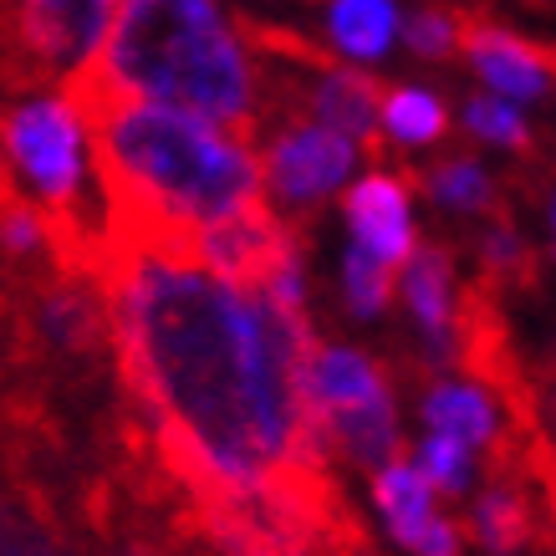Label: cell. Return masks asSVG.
Instances as JSON below:
<instances>
[{
	"instance_id": "6da1fadb",
	"label": "cell",
	"mask_w": 556,
	"mask_h": 556,
	"mask_svg": "<svg viewBox=\"0 0 556 556\" xmlns=\"http://www.w3.org/2000/svg\"><path fill=\"white\" fill-rule=\"evenodd\" d=\"M108 332L169 475L194 501L321 485L332 444L306 408L312 317L169 245H98Z\"/></svg>"
},
{
	"instance_id": "7a4b0ae2",
	"label": "cell",
	"mask_w": 556,
	"mask_h": 556,
	"mask_svg": "<svg viewBox=\"0 0 556 556\" xmlns=\"http://www.w3.org/2000/svg\"><path fill=\"white\" fill-rule=\"evenodd\" d=\"M77 102L92 128V164L108 210L98 245L189 251L200 225L261 200L255 143L236 128L108 92H77Z\"/></svg>"
},
{
	"instance_id": "3957f363",
	"label": "cell",
	"mask_w": 556,
	"mask_h": 556,
	"mask_svg": "<svg viewBox=\"0 0 556 556\" xmlns=\"http://www.w3.org/2000/svg\"><path fill=\"white\" fill-rule=\"evenodd\" d=\"M72 92L185 108L255 138L261 62L225 0H118L92 67Z\"/></svg>"
},
{
	"instance_id": "277c9868",
	"label": "cell",
	"mask_w": 556,
	"mask_h": 556,
	"mask_svg": "<svg viewBox=\"0 0 556 556\" xmlns=\"http://www.w3.org/2000/svg\"><path fill=\"white\" fill-rule=\"evenodd\" d=\"M0 149L16 185L51 219H62L67 236H92L87 185L98 179V164H92V128L72 87H47L21 98L0 118ZM87 255H92V240H87Z\"/></svg>"
},
{
	"instance_id": "5b68a950",
	"label": "cell",
	"mask_w": 556,
	"mask_h": 556,
	"mask_svg": "<svg viewBox=\"0 0 556 556\" xmlns=\"http://www.w3.org/2000/svg\"><path fill=\"white\" fill-rule=\"evenodd\" d=\"M357 149L348 134L327 128L317 118H287L276 134H266L255 164H261V194H270L276 215H312L353 179Z\"/></svg>"
},
{
	"instance_id": "8992f818",
	"label": "cell",
	"mask_w": 556,
	"mask_h": 556,
	"mask_svg": "<svg viewBox=\"0 0 556 556\" xmlns=\"http://www.w3.org/2000/svg\"><path fill=\"white\" fill-rule=\"evenodd\" d=\"M118 0H11L16 41L41 77L77 83L98 56Z\"/></svg>"
},
{
	"instance_id": "52a82bcc",
	"label": "cell",
	"mask_w": 556,
	"mask_h": 556,
	"mask_svg": "<svg viewBox=\"0 0 556 556\" xmlns=\"http://www.w3.org/2000/svg\"><path fill=\"white\" fill-rule=\"evenodd\" d=\"M404 276V302L414 312V327L424 332V348L439 363H465V327H459V302H455V255L444 245H414L399 261Z\"/></svg>"
},
{
	"instance_id": "ba28073f",
	"label": "cell",
	"mask_w": 556,
	"mask_h": 556,
	"mask_svg": "<svg viewBox=\"0 0 556 556\" xmlns=\"http://www.w3.org/2000/svg\"><path fill=\"white\" fill-rule=\"evenodd\" d=\"M459 47L470 56V72L495 98H510L526 108V102H541L552 92V56H546L536 41L506 31V26L475 21V26H465Z\"/></svg>"
},
{
	"instance_id": "9c48e42d",
	"label": "cell",
	"mask_w": 556,
	"mask_h": 556,
	"mask_svg": "<svg viewBox=\"0 0 556 556\" xmlns=\"http://www.w3.org/2000/svg\"><path fill=\"white\" fill-rule=\"evenodd\" d=\"M342 219L353 230L357 251L378 255L383 266H399L414 251V204H408V185L399 174L372 169L363 174L348 194H342Z\"/></svg>"
},
{
	"instance_id": "30bf717a",
	"label": "cell",
	"mask_w": 556,
	"mask_h": 556,
	"mask_svg": "<svg viewBox=\"0 0 556 556\" xmlns=\"http://www.w3.org/2000/svg\"><path fill=\"white\" fill-rule=\"evenodd\" d=\"M31 327L41 348H51V353L98 357L102 342H108V312H102V296L92 287V270L87 276H51L47 287L36 291Z\"/></svg>"
},
{
	"instance_id": "8fae6325",
	"label": "cell",
	"mask_w": 556,
	"mask_h": 556,
	"mask_svg": "<svg viewBox=\"0 0 556 556\" xmlns=\"http://www.w3.org/2000/svg\"><path fill=\"white\" fill-rule=\"evenodd\" d=\"M296 98H302L306 118L348 134L357 149L378 143V98L383 92L363 67H353V62H312L306 56V83Z\"/></svg>"
},
{
	"instance_id": "7c38bea8",
	"label": "cell",
	"mask_w": 556,
	"mask_h": 556,
	"mask_svg": "<svg viewBox=\"0 0 556 556\" xmlns=\"http://www.w3.org/2000/svg\"><path fill=\"white\" fill-rule=\"evenodd\" d=\"M327 41L342 62L353 67H378L388 51L399 47V26H404V5L399 0H327Z\"/></svg>"
},
{
	"instance_id": "4fadbf2b",
	"label": "cell",
	"mask_w": 556,
	"mask_h": 556,
	"mask_svg": "<svg viewBox=\"0 0 556 556\" xmlns=\"http://www.w3.org/2000/svg\"><path fill=\"white\" fill-rule=\"evenodd\" d=\"M424 424L434 434H450L459 444H470L475 455L485 450H501V408H495V393L485 383H470V378H444L424 393Z\"/></svg>"
},
{
	"instance_id": "5bb4252c",
	"label": "cell",
	"mask_w": 556,
	"mask_h": 556,
	"mask_svg": "<svg viewBox=\"0 0 556 556\" xmlns=\"http://www.w3.org/2000/svg\"><path fill=\"white\" fill-rule=\"evenodd\" d=\"M372 506H378V516H383L388 536L399 541L404 552H414L419 546V536L429 531V521H434V490L424 485V475L414 470V459L393 455L383 459L378 470H372Z\"/></svg>"
},
{
	"instance_id": "9a60e30c",
	"label": "cell",
	"mask_w": 556,
	"mask_h": 556,
	"mask_svg": "<svg viewBox=\"0 0 556 556\" xmlns=\"http://www.w3.org/2000/svg\"><path fill=\"white\" fill-rule=\"evenodd\" d=\"M470 526H475V536H480V546H485L490 556H516L536 541V501H531V490L526 485L495 475V485L475 501Z\"/></svg>"
},
{
	"instance_id": "2e32d148",
	"label": "cell",
	"mask_w": 556,
	"mask_h": 556,
	"mask_svg": "<svg viewBox=\"0 0 556 556\" xmlns=\"http://www.w3.org/2000/svg\"><path fill=\"white\" fill-rule=\"evenodd\" d=\"M378 128L404 149H429L450 134V108L434 87H388L378 98Z\"/></svg>"
},
{
	"instance_id": "e0dca14e",
	"label": "cell",
	"mask_w": 556,
	"mask_h": 556,
	"mask_svg": "<svg viewBox=\"0 0 556 556\" xmlns=\"http://www.w3.org/2000/svg\"><path fill=\"white\" fill-rule=\"evenodd\" d=\"M0 556H77L41 506L16 490H0Z\"/></svg>"
},
{
	"instance_id": "ac0fdd59",
	"label": "cell",
	"mask_w": 556,
	"mask_h": 556,
	"mask_svg": "<svg viewBox=\"0 0 556 556\" xmlns=\"http://www.w3.org/2000/svg\"><path fill=\"white\" fill-rule=\"evenodd\" d=\"M62 225L41 210L36 200H26L21 189L0 194V251L11 261H36V255H51L62 245Z\"/></svg>"
},
{
	"instance_id": "d6986e66",
	"label": "cell",
	"mask_w": 556,
	"mask_h": 556,
	"mask_svg": "<svg viewBox=\"0 0 556 556\" xmlns=\"http://www.w3.org/2000/svg\"><path fill=\"white\" fill-rule=\"evenodd\" d=\"M424 189H429V200H439L444 210H459V215L495 210V179L475 159H444V164H434V169L424 174Z\"/></svg>"
},
{
	"instance_id": "ffe728a7",
	"label": "cell",
	"mask_w": 556,
	"mask_h": 556,
	"mask_svg": "<svg viewBox=\"0 0 556 556\" xmlns=\"http://www.w3.org/2000/svg\"><path fill=\"white\" fill-rule=\"evenodd\" d=\"M414 470L424 475V485L434 490V495H465V490L475 485V450L470 444H459V439L450 434H424L419 455H414Z\"/></svg>"
},
{
	"instance_id": "44dd1931",
	"label": "cell",
	"mask_w": 556,
	"mask_h": 556,
	"mask_svg": "<svg viewBox=\"0 0 556 556\" xmlns=\"http://www.w3.org/2000/svg\"><path fill=\"white\" fill-rule=\"evenodd\" d=\"M465 128L480 143H495V149H531L526 108L510 98H495V92H480V98L465 102Z\"/></svg>"
},
{
	"instance_id": "7402d4cb",
	"label": "cell",
	"mask_w": 556,
	"mask_h": 556,
	"mask_svg": "<svg viewBox=\"0 0 556 556\" xmlns=\"http://www.w3.org/2000/svg\"><path fill=\"white\" fill-rule=\"evenodd\" d=\"M388 296H393L388 266L378 255L348 245V255H342V302H348V312H353V317H383Z\"/></svg>"
},
{
	"instance_id": "603a6c76",
	"label": "cell",
	"mask_w": 556,
	"mask_h": 556,
	"mask_svg": "<svg viewBox=\"0 0 556 556\" xmlns=\"http://www.w3.org/2000/svg\"><path fill=\"white\" fill-rule=\"evenodd\" d=\"M459 36H465V21L455 11H444V5H424L399 26V41L424 62H450L459 51Z\"/></svg>"
},
{
	"instance_id": "cb8c5ba5",
	"label": "cell",
	"mask_w": 556,
	"mask_h": 556,
	"mask_svg": "<svg viewBox=\"0 0 556 556\" xmlns=\"http://www.w3.org/2000/svg\"><path fill=\"white\" fill-rule=\"evenodd\" d=\"M480 261H485V270L495 281H516V276L531 270V245H526L510 225H495V230L480 240Z\"/></svg>"
},
{
	"instance_id": "d4e9b609",
	"label": "cell",
	"mask_w": 556,
	"mask_h": 556,
	"mask_svg": "<svg viewBox=\"0 0 556 556\" xmlns=\"http://www.w3.org/2000/svg\"><path fill=\"white\" fill-rule=\"evenodd\" d=\"M408 556H459V531H455V521L434 516V521H429V531L419 536V546H414Z\"/></svg>"
}]
</instances>
